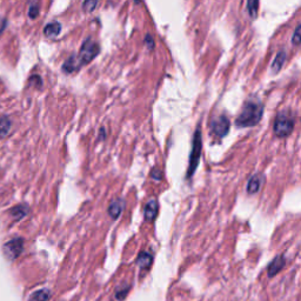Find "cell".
Segmentation results:
<instances>
[{"instance_id": "d6986e66", "label": "cell", "mask_w": 301, "mask_h": 301, "mask_svg": "<svg viewBox=\"0 0 301 301\" xmlns=\"http://www.w3.org/2000/svg\"><path fill=\"white\" fill-rule=\"evenodd\" d=\"M292 44L294 46L301 44V24L298 25L296 30H294V33L292 35Z\"/></svg>"}, {"instance_id": "9a60e30c", "label": "cell", "mask_w": 301, "mask_h": 301, "mask_svg": "<svg viewBox=\"0 0 301 301\" xmlns=\"http://www.w3.org/2000/svg\"><path fill=\"white\" fill-rule=\"evenodd\" d=\"M152 260H153V258H152L150 253H147V252H141L137 259V264L139 267L145 270V268H148L151 266Z\"/></svg>"}, {"instance_id": "2e32d148", "label": "cell", "mask_w": 301, "mask_h": 301, "mask_svg": "<svg viewBox=\"0 0 301 301\" xmlns=\"http://www.w3.org/2000/svg\"><path fill=\"white\" fill-rule=\"evenodd\" d=\"M28 213V207L25 206V205H19V206H15L14 208L11 209V216L14 220H21L24 219L26 214Z\"/></svg>"}, {"instance_id": "d4e9b609", "label": "cell", "mask_w": 301, "mask_h": 301, "mask_svg": "<svg viewBox=\"0 0 301 301\" xmlns=\"http://www.w3.org/2000/svg\"><path fill=\"white\" fill-rule=\"evenodd\" d=\"M152 177L154 178V179H157V180H160L161 179V172L159 170H153L152 171Z\"/></svg>"}, {"instance_id": "4fadbf2b", "label": "cell", "mask_w": 301, "mask_h": 301, "mask_svg": "<svg viewBox=\"0 0 301 301\" xmlns=\"http://www.w3.org/2000/svg\"><path fill=\"white\" fill-rule=\"evenodd\" d=\"M61 31V25L58 21H52L50 24H47L44 28V34L47 38H56L59 35Z\"/></svg>"}, {"instance_id": "603a6c76", "label": "cell", "mask_w": 301, "mask_h": 301, "mask_svg": "<svg viewBox=\"0 0 301 301\" xmlns=\"http://www.w3.org/2000/svg\"><path fill=\"white\" fill-rule=\"evenodd\" d=\"M145 44H146V46L150 48V50H153L154 40H153V38L151 37V35H147V37L145 38Z\"/></svg>"}, {"instance_id": "ba28073f", "label": "cell", "mask_w": 301, "mask_h": 301, "mask_svg": "<svg viewBox=\"0 0 301 301\" xmlns=\"http://www.w3.org/2000/svg\"><path fill=\"white\" fill-rule=\"evenodd\" d=\"M264 181H265V177L261 173H257L254 174V176H252L247 183V193L248 194L258 193L259 191L261 190V186H263Z\"/></svg>"}, {"instance_id": "5bb4252c", "label": "cell", "mask_w": 301, "mask_h": 301, "mask_svg": "<svg viewBox=\"0 0 301 301\" xmlns=\"http://www.w3.org/2000/svg\"><path fill=\"white\" fill-rule=\"evenodd\" d=\"M12 127V121L8 116H2L0 119V139L7 137Z\"/></svg>"}, {"instance_id": "9c48e42d", "label": "cell", "mask_w": 301, "mask_h": 301, "mask_svg": "<svg viewBox=\"0 0 301 301\" xmlns=\"http://www.w3.org/2000/svg\"><path fill=\"white\" fill-rule=\"evenodd\" d=\"M158 211H159V205H158L157 200L152 199L146 203V206H145L144 209V215L145 219L147 220V221H152V220L155 219V216L158 214Z\"/></svg>"}, {"instance_id": "277c9868", "label": "cell", "mask_w": 301, "mask_h": 301, "mask_svg": "<svg viewBox=\"0 0 301 301\" xmlns=\"http://www.w3.org/2000/svg\"><path fill=\"white\" fill-rule=\"evenodd\" d=\"M99 52H100L99 45L97 44L93 39L87 38L83 43L82 47H80L79 54H78V59H79L82 66H84V65L89 64L95 59V58L99 54Z\"/></svg>"}, {"instance_id": "52a82bcc", "label": "cell", "mask_w": 301, "mask_h": 301, "mask_svg": "<svg viewBox=\"0 0 301 301\" xmlns=\"http://www.w3.org/2000/svg\"><path fill=\"white\" fill-rule=\"evenodd\" d=\"M286 260H285L284 255H277L273 260L271 261V264L267 267V274L270 278L276 277L279 272L285 267Z\"/></svg>"}, {"instance_id": "e0dca14e", "label": "cell", "mask_w": 301, "mask_h": 301, "mask_svg": "<svg viewBox=\"0 0 301 301\" xmlns=\"http://www.w3.org/2000/svg\"><path fill=\"white\" fill-rule=\"evenodd\" d=\"M51 298V292L50 290L47 289H43L39 290L37 292H34L32 296L30 297V301H48V299Z\"/></svg>"}, {"instance_id": "7402d4cb", "label": "cell", "mask_w": 301, "mask_h": 301, "mask_svg": "<svg viewBox=\"0 0 301 301\" xmlns=\"http://www.w3.org/2000/svg\"><path fill=\"white\" fill-rule=\"evenodd\" d=\"M127 292H128V286H126L125 289H122V290H119L118 292H116V299L122 300L126 297Z\"/></svg>"}, {"instance_id": "30bf717a", "label": "cell", "mask_w": 301, "mask_h": 301, "mask_svg": "<svg viewBox=\"0 0 301 301\" xmlns=\"http://www.w3.org/2000/svg\"><path fill=\"white\" fill-rule=\"evenodd\" d=\"M125 202L124 200L116 199L114 201H112L108 206V214L111 215L112 219H118L120 216L122 209H124Z\"/></svg>"}, {"instance_id": "44dd1931", "label": "cell", "mask_w": 301, "mask_h": 301, "mask_svg": "<svg viewBox=\"0 0 301 301\" xmlns=\"http://www.w3.org/2000/svg\"><path fill=\"white\" fill-rule=\"evenodd\" d=\"M97 5H98V2L97 1H86L83 4V7L86 12H92L93 9L96 8Z\"/></svg>"}, {"instance_id": "7c38bea8", "label": "cell", "mask_w": 301, "mask_h": 301, "mask_svg": "<svg viewBox=\"0 0 301 301\" xmlns=\"http://www.w3.org/2000/svg\"><path fill=\"white\" fill-rule=\"evenodd\" d=\"M80 67H82V64H80L79 59H78V56L73 54V56H71L69 59L64 63L63 71L65 73H72L74 71L79 70Z\"/></svg>"}, {"instance_id": "8fae6325", "label": "cell", "mask_w": 301, "mask_h": 301, "mask_svg": "<svg viewBox=\"0 0 301 301\" xmlns=\"http://www.w3.org/2000/svg\"><path fill=\"white\" fill-rule=\"evenodd\" d=\"M287 59V53L285 50H280L277 53L276 58H274L273 63H272V72L273 73H278L279 71L283 69V66L286 63Z\"/></svg>"}, {"instance_id": "8992f818", "label": "cell", "mask_w": 301, "mask_h": 301, "mask_svg": "<svg viewBox=\"0 0 301 301\" xmlns=\"http://www.w3.org/2000/svg\"><path fill=\"white\" fill-rule=\"evenodd\" d=\"M24 240L21 238H14L4 245V253L9 260H14L22 253Z\"/></svg>"}, {"instance_id": "ac0fdd59", "label": "cell", "mask_w": 301, "mask_h": 301, "mask_svg": "<svg viewBox=\"0 0 301 301\" xmlns=\"http://www.w3.org/2000/svg\"><path fill=\"white\" fill-rule=\"evenodd\" d=\"M246 7H247V12L252 19L257 18L258 11H259V1H257V0H251V1H247Z\"/></svg>"}, {"instance_id": "ffe728a7", "label": "cell", "mask_w": 301, "mask_h": 301, "mask_svg": "<svg viewBox=\"0 0 301 301\" xmlns=\"http://www.w3.org/2000/svg\"><path fill=\"white\" fill-rule=\"evenodd\" d=\"M39 14V7L38 5H31L30 9H28V17H30L31 19H35L38 17Z\"/></svg>"}, {"instance_id": "cb8c5ba5", "label": "cell", "mask_w": 301, "mask_h": 301, "mask_svg": "<svg viewBox=\"0 0 301 301\" xmlns=\"http://www.w3.org/2000/svg\"><path fill=\"white\" fill-rule=\"evenodd\" d=\"M6 25H7V20H6L5 18H0V34L4 32V30L6 28Z\"/></svg>"}, {"instance_id": "3957f363", "label": "cell", "mask_w": 301, "mask_h": 301, "mask_svg": "<svg viewBox=\"0 0 301 301\" xmlns=\"http://www.w3.org/2000/svg\"><path fill=\"white\" fill-rule=\"evenodd\" d=\"M201 150H202V138H201V129L200 127L197 128L196 133L193 137V144H192V152L190 155V165L189 170H187L186 178L190 179L196 173L197 167L199 165L200 157H201Z\"/></svg>"}, {"instance_id": "5b68a950", "label": "cell", "mask_w": 301, "mask_h": 301, "mask_svg": "<svg viewBox=\"0 0 301 301\" xmlns=\"http://www.w3.org/2000/svg\"><path fill=\"white\" fill-rule=\"evenodd\" d=\"M231 128V122L229 119L225 114H220L215 116L211 122V131L218 139H222L227 135Z\"/></svg>"}, {"instance_id": "6da1fadb", "label": "cell", "mask_w": 301, "mask_h": 301, "mask_svg": "<svg viewBox=\"0 0 301 301\" xmlns=\"http://www.w3.org/2000/svg\"><path fill=\"white\" fill-rule=\"evenodd\" d=\"M264 103L259 100H248L244 103L240 114L235 119L238 127H252L258 125L264 115Z\"/></svg>"}, {"instance_id": "7a4b0ae2", "label": "cell", "mask_w": 301, "mask_h": 301, "mask_svg": "<svg viewBox=\"0 0 301 301\" xmlns=\"http://www.w3.org/2000/svg\"><path fill=\"white\" fill-rule=\"evenodd\" d=\"M296 120L290 112L283 111L278 113L273 122V132L278 138H287L292 134Z\"/></svg>"}]
</instances>
